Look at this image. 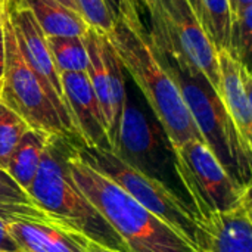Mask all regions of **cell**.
I'll list each match as a JSON object with an SVG mask.
<instances>
[{
	"instance_id": "cell-1",
	"label": "cell",
	"mask_w": 252,
	"mask_h": 252,
	"mask_svg": "<svg viewBox=\"0 0 252 252\" xmlns=\"http://www.w3.org/2000/svg\"><path fill=\"white\" fill-rule=\"evenodd\" d=\"M149 12V41L158 61L167 69L210 151L223 168L244 188L252 186V151L242 142L219 93L207 77L183 55L155 0H143Z\"/></svg>"
},
{
	"instance_id": "cell-2",
	"label": "cell",
	"mask_w": 252,
	"mask_h": 252,
	"mask_svg": "<svg viewBox=\"0 0 252 252\" xmlns=\"http://www.w3.org/2000/svg\"><path fill=\"white\" fill-rule=\"evenodd\" d=\"M106 35L126 72L145 96L171 148L202 140L179 87L158 61L142 21L121 16Z\"/></svg>"
},
{
	"instance_id": "cell-3",
	"label": "cell",
	"mask_w": 252,
	"mask_h": 252,
	"mask_svg": "<svg viewBox=\"0 0 252 252\" xmlns=\"http://www.w3.org/2000/svg\"><path fill=\"white\" fill-rule=\"evenodd\" d=\"M77 145L66 137L50 136L37 176L27 193L55 224L108 250L130 252L71 176L68 159Z\"/></svg>"
},
{
	"instance_id": "cell-4",
	"label": "cell",
	"mask_w": 252,
	"mask_h": 252,
	"mask_svg": "<svg viewBox=\"0 0 252 252\" xmlns=\"http://www.w3.org/2000/svg\"><path fill=\"white\" fill-rule=\"evenodd\" d=\"M68 165L75 185L118 233L130 252H198L171 226L86 164L78 157L77 146Z\"/></svg>"
},
{
	"instance_id": "cell-5",
	"label": "cell",
	"mask_w": 252,
	"mask_h": 252,
	"mask_svg": "<svg viewBox=\"0 0 252 252\" xmlns=\"http://www.w3.org/2000/svg\"><path fill=\"white\" fill-rule=\"evenodd\" d=\"M78 157L103 174L136 202L179 232L198 252H207L208 235L193 208L162 182L152 179L124 162L114 152L77 145Z\"/></svg>"
},
{
	"instance_id": "cell-6",
	"label": "cell",
	"mask_w": 252,
	"mask_h": 252,
	"mask_svg": "<svg viewBox=\"0 0 252 252\" xmlns=\"http://www.w3.org/2000/svg\"><path fill=\"white\" fill-rule=\"evenodd\" d=\"M173 161L176 176L199 219L229 213L252 193V186L236 183L202 140L173 149Z\"/></svg>"
},
{
	"instance_id": "cell-7",
	"label": "cell",
	"mask_w": 252,
	"mask_h": 252,
	"mask_svg": "<svg viewBox=\"0 0 252 252\" xmlns=\"http://www.w3.org/2000/svg\"><path fill=\"white\" fill-rule=\"evenodd\" d=\"M3 40L6 61L0 81V102L21 117L30 128L81 143L68 131L40 78L24 59L6 6L3 12Z\"/></svg>"
},
{
	"instance_id": "cell-8",
	"label": "cell",
	"mask_w": 252,
	"mask_h": 252,
	"mask_svg": "<svg viewBox=\"0 0 252 252\" xmlns=\"http://www.w3.org/2000/svg\"><path fill=\"white\" fill-rule=\"evenodd\" d=\"M9 19L12 22L13 34L18 43V47L30 65V68L37 74L41 84L44 86L53 106L56 108L62 123L68 131L78 140V134L72 126L68 105L65 100V93L62 87L61 72L58 71L50 49L47 46V38L34 19L31 10L22 0H6L4 1Z\"/></svg>"
},
{
	"instance_id": "cell-9",
	"label": "cell",
	"mask_w": 252,
	"mask_h": 252,
	"mask_svg": "<svg viewBox=\"0 0 252 252\" xmlns=\"http://www.w3.org/2000/svg\"><path fill=\"white\" fill-rule=\"evenodd\" d=\"M183 55L195 65L219 93L220 71L217 50L205 34L188 0H155Z\"/></svg>"
},
{
	"instance_id": "cell-10",
	"label": "cell",
	"mask_w": 252,
	"mask_h": 252,
	"mask_svg": "<svg viewBox=\"0 0 252 252\" xmlns=\"http://www.w3.org/2000/svg\"><path fill=\"white\" fill-rule=\"evenodd\" d=\"M161 151V134L157 126L146 118L143 111L136 106L127 94L114 154L133 168L157 179L155 170L164 162Z\"/></svg>"
},
{
	"instance_id": "cell-11",
	"label": "cell",
	"mask_w": 252,
	"mask_h": 252,
	"mask_svg": "<svg viewBox=\"0 0 252 252\" xmlns=\"http://www.w3.org/2000/svg\"><path fill=\"white\" fill-rule=\"evenodd\" d=\"M61 80L69 117L81 143L87 148L106 149L112 152L106 120L87 74L65 72L61 74Z\"/></svg>"
},
{
	"instance_id": "cell-12",
	"label": "cell",
	"mask_w": 252,
	"mask_h": 252,
	"mask_svg": "<svg viewBox=\"0 0 252 252\" xmlns=\"http://www.w3.org/2000/svg\"><path fill=\"white\" fill-rule=\"evenodd\" d=\"M219 96L245 146L252 151V75L227 50L217 52Z\"/></svg>"
},
{
	"instance_id": "cell-13",
	"label": "cell",
	"mask_w": 252,
	"mask_h": 252,
	"mask_svg": "<svg viewBox=\"0 0 252 252\" xmlns=\"http://www.w3.org/2000/svg\"><path fill=\"white\" fill-rule=\"evenodd\" d=\"M208 235L207 252H252V196L235 210L201 219Z\"/></svg>"
},
{
	"instance_id": "cell-14",
	"label": "cell",
	"mask_w": 252,
	"mask_h": 252,
	"mask_svg": "<svg viewBox=\"0 0 252 252\" xmlns=\"http://www.w3.org/2000/svg\"><path fill=\"white\" fill-rule=\"evenodd\" d=\"M7 232L21 252H84L74 232L55 223L21 219L9 223Z\"/></svg>"
},
{
	"instance_id": "cell-15",
	"label": "cell",
	"mask_w": 252,
	"mask_h": 252,
	"mask_svg": "<svg viewBox=\"0 0 252 252\" xmlns=\"http://www.w3.org/2000/svg\"><path fill=\"white\" fill-rule=\"evenodd\" d=\"M46 37H81L89 30L84 18L58 0H22Z\"/></svg>"
},
{
	"instance_id": "cell-16",
	"label": "cell",
	"mask_w": 252,
	"mask_h": 252,
	"mask_svg": "<svg viewBox=\"0 0 252 252\" xmlns=\"http://www.w3.org/2000/svg\"><path fill=\"white\" fill-rule=\"evenodd\" d=\"M50 136L38 131V130H32L30 128L22 139L19 140V143L16 145V148L13 149L4 171L6 174L24 190L27 192L31 186V183L34 182L40 162L43 159L47 142H49Z\"/></svg>"
},
{
	"instance_id": "cell-17",
	"label": "cell",
	"mask_w": 252,
	"mask_h": 252,
	"mask_svg": "<svg viewBox=\"0 0 252 252\" xmlns=\"http://www.w3.org/2000/svg\"><path fill=\"white\" fill-rule=\"evenodd\" d=\"M102 43H103V58L108 72V86H109V102H111V121L108 127V137L111 142L112 152L115 151L120 124L124 112V106L127 102V84H126V69L114 50L108 35L102 32Z\"/></svg>"
},
{
	"instance_id": "cell-18",
	"label": "cell",
	"mask_w": 252,
	"mask_h": 252,
	"mask_svg": "<svg viewBox=\"0 0 252 252\" xmlns=\"http://www.w3.org/2000/svg\"><path fill=\"white\" fill-rule=\"evenodd\" d=\"M201 25L217 52L227 50L232 16L229 0H201Z\"/></svg>"
},
{
	"instance_id": "cell-19",
	"label": "cell",
	"mask_w": 252,
	"mask_h": 252,
	"mask_svg": "<svg viewBox=\"0 0 252 252\" xmlns=\"http://www.w3.org/2000/svg\"><path fill=\"white\" fill-rule=\"evenodd\" d=\"M53 62L61 74L86 72L89 56L84 37H46Z\"/></svg>"
},
{
	"instance_id": "cell-20",
	"label": "cell",
	"mask_w": 252,
	"mask_h": 252,
	"mask_svg": "<svg viewBox=\"0 0 252 252\" xmlns=\"http://www.w3.org/2000/svg\"><path fill=\"white\" fill-rule=\"evenodd\" d=\"M34 220L53 223L40 208L35 205H22V204H10L0 202V252H21L15 241L7 232V224L15 220Z\"/></svg>"
},
{
	"instance_id": "cell-21",
	"label": "cell",
	"mask_w": 252,
	"mask_h": 252,
	"mask_svg": "<svg viewBox=\"0 0 252 252\" xmlns=\"http://www.w3.org/2000/svg\"><path fill=\"white\" fill-rule=\"evenodd\" d=\"M28 130L25 121L0 102V170H4L13 149Z\"/></svg>"
},
{
	"instance_id": "cell-22",
	"label": "cell",
	"mask_w": 252,
	"mask_h": 252,
	"mask_svg": "<svg viewBox=\"0 0 252 252\" xmlns=\"http://www.w3.org/2000/svg\"><path fill=\"white\" fill-rule=\"evenodd\" d=\"M252 38V6L232 21L227 52L242 65L250 66Z\"/></svg>"
},
{
	"instance_id": "cell-23",
	"label": "cell",
	"mask_w": 252,
	"mask_h": 252,
	"mask_svg": "<svg viewBox=\"0 0 252 252\" xmlns=\"http://www.w3.org/2000/svg\"><path fill=\"white\" fill-rule=\"evenodd\" d=\"M78 4L80 15L84 18V21L89 24V27L100 31V32H109L114 27V16L105 6L103 0H75Z\"/></svg>"
},
{
	"instance_id": "cell-24",
	"label": "cell",
	"mask_w": 252,
	"mask_h": 252,
	"mask_svg": "<svg viewBox=\"0 0 252 252\" xmlns=\"http://www.w3.org/2000/svg\"><path fill=\"white\" fill-rule=\"evenodd\" d=\"M0 202L34 205L28 193L24 192L7 174L4 170H0Z\"/></svg>"
},
{
	"instance_id": "cell-25",
	"label": "cell",
	"mask_w": 252,
	"mask_h": 252,
	"mask_svg": "<svg viewBox=\"0 0 252 252\" xmlns=\"http://www.w3.org/2000/svg\"><path fill=\"white\" fill-rule=\"evenodd\" d=\"M105 6L108 7V10L111 12V15L114 16V19L117 21L121 16H127L131 19H140V15L136 13L127 3V0H103Z\"/></svg>"
},
{
	"instance_id": "cell-26",
	"label": "cell",
	"mask_w": 252,
	"mask_h": 252,
	"mask_svg": "<svg viewBox=\"0 0 252 252\" xmlns=\"http://www.w3.org/2000/svg\"><path fill=\"white\" fill-rule=\"evenodd\" d=\"M74 235H75L77 241L80 242V245H81V248L84 250V252H118L114 251V250H108V248H105V247H100V245H97V244H94V242L86 239L84 236H81V235H78V233H75V232H74Z\"/></svg>"
},
{
	"instance_id": "cell-27",
	"label": "cell",
	"mask_w": 252,
	"mask_h": 252,
	"mask_svg": "<svg viewBox=\"0 0 252 252\" xmlns=\"http://www.w3.org/2000/svg\"><path fill=\"white\" fill-rule=\"evenodd\" d=\"M252 0H229V7H230V16L232 21L238 18L245 9L251 7Z\"/></svg>"
},
{
	"instance_id": "cell-28",
	"label": "cell",
	"mask_w": 252,
	"mask_h": 252,
	"mask_svg": "<svg viewBox=\"0 0 252 252\" xmlns=\"http://www.w3.org/2000/svg\"><path fill=\"white\" fill-rule=\"evenodd\" d=\"M4 61H6V49H4V40H3V32L0 34V81L4 72Z\"/></svg>"
},
{
	"instance_id": "cell-29",
	"label": "cell",
	"mask_w": 252,
	"mask_h": 252,
	"mask_svg": "<svg viewBox=\"0 0 252 252\" xmlns=\"http://www.w3.org/2000/svg\"><path fill=\"white\" fill-rule=\"evenodd\" d=\"M188 1H189L190 7L193 9V12H195L196 18H198V19H199V22H201V13H202V9H201V0H188Z\"/></svg>"
},
{
	"instance_id": "cell-30",
	"label": "cell",
	"mask_w": 252,
	"mask_h": 252,
	"mask_svg": "<svg viewBox=\"0 0 252 252\" xmlns=\"http://www.w3.org/2000/svg\"><path fill=\"white\" fill-rule=\"evenodd\" d=\"M127 3H128V6H130L136 13L140 15V7H142L143 0H127Z\"/></svg>"
},
{
	"instance_id": "cell-31",
	"label": "cell",
	"mask_w": 252,
	"mask_h": 252,
	"mask_svg": "<svg viewBox=\"0 0 252 252\" xmlns=\"http://www.w3.org/2000/svg\"><path fill=\"white\" fill-rule=\"evenodd\" d=\"M58 1H61L62 4H65L66 7H69V9H72V10H75V12H78L80 13V10H78V4H77V1L75 0H58Z\"/></svg>"
},
{
	"instance_id": "cell-32",
	"label": "cell",
	"mask_w": 252,
	"mask_h": 252,
	"mask_svg": "<svg viewBox=\"0 0 252 252\" xmlns=\"http://www.w3.org/2000/svg\"><path fill=\"white\" fill-rule=\"evenodd\" d=\"M3 12H4V0H0V34L3 32Z\"/></svg>"
}]
</instances>
